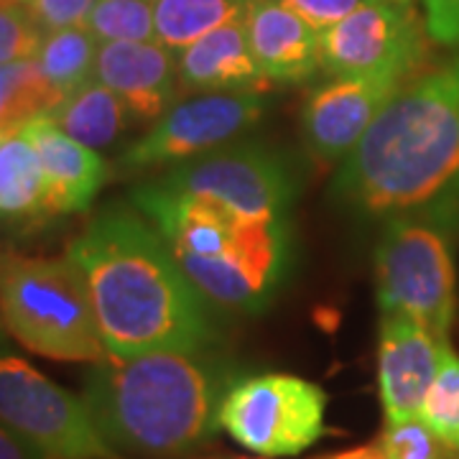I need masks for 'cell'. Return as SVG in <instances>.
I'll return each mask as SVG.
<instances>
[{
	"label": "cell",
	"instance_id": "1",
	"mask_svg": "<svg viewBox=\"0 0 459 459\" xmlns=\"http://www.w3.org/2000/svg\"><path fill=\"white\" fill-rule=\"evenodd\" d=\"M329 195L370 220L459 232V56L401 87L347 156Z\"/></svg>",
	"mask_w": 459,
	"mask_h": 459
},
{
	"label": "cell",
	"instance_id": "2",
	"mask_svg": "<svg viewBox=\"0 0 459 459\" xmlns=\"http://www.w3.org/2000/svg\"><path fill=\"white\" fill-rule=\"evenodd\" d=\"M66 255L90 289L108 355L202 352L214 342L210 301L141 212L126 204L105 207Z\"/></svg>",
	"mask_w": 459,
	"mask_h": 459
},
{
	"label": "cell",
	"instance_id": "3",
	"mask_svg": "<svg viewBox=\"0 0 459 459\" xmlns=\"http://www.w3.org/2000/svg\"><path fill=\"white\" fill-rule=\"evenodd\" d=\"M230 370L202 352L159 350L95 362L82 401L115 452L184 459L214 442Z\"/></svg>",
	"mask_w": 459,
	"mask_h": 459
},
{
	"label": "cell",
	"instance_id": "4",
	"mask_svg": "<svg viewBox=\"0 0 459 459\" xmlns=\"http://www.w3.org/2000/svg\"><path fill=\"white\" fill-rule=\"evenodd\" d=\"M131 199L210 304L238 314H261L273 304L294 253L289 214L240 212L174 189L161 177L135 186Z\"/></svg>",
	"mask_w": 459,
	"mask_h": 459
},
{
	"label": "cell",
	"instance_id": "5",
	"mask_svg": "<svg viewBox=\"0 0 459 459\" xmlns=\"http://www.w3.org/2000/svg\"><path fill=\"white\" fill-rule=\"evenodd\" d=\"M0 322L26 350L62 362H100L108 347L80 268L65 258L0 255Z\"/></svg>",
	"mask_w": 459,
	"mask_h": 459
},
{
	"label": "cell",
	"instance_id": "6",
	"mask_svg": "<svg viewBox=\"0 0 459 459\" xmlns=\"http://www.w3.org/2000/svg\"><path fill=\"white\" fill-rule=\"evenodd\" d=\"M452 238L455 232L429 220L385 222L373 255L380 314H403L446 340L457 314Z\"/></svg>",
	"mask_w": 459,
	"mask_h": 459
},
{
	"label": "cell",
	"instance_id": "7",
	"mask_svg": "<svg viewBox=\"0 0 459 459\" xmlns=\"http://www.w3.org/2000/svg\"><path fill=\"white\" fill-rule=\"evenodd\" d=\"M327 394L289 373H261L232 380L217 421L235 444L263 457H291L327 434Z\"/></svg>",
	"mask_w": 459,
	"mask_h": 459
},
{
	"label": "cell",
	"instance_id": "8",
	"mask_svg": "<svg viewBox=\"0 0 459 459\" xmlns=\"http://www.w3.org/2000/svg\"><path fill=\"white\" fill-rule=\"evenodd\" d=\"M0 424L44 459H117L82 398L0 350Z\"/></svg>",
	"mask_w": 459,
	"mask_h": 459
},
{
	"label": "cell",
	"instance_id": "9",
	"mask_svg": "<svg viewBox=\"0 0 459 459\" xmlns=\"http://www.w3.org/2000/svg\"><path fill=\"white\" fill-rule=\"evenodd\" d=\"M427 51V18L416 0H370L322 31V69L332 77L403 84Z\"/></svg>",
	"mask_w": 459,
	"mask_h": 459
},
{
	"label": "cell",
	"instance_id": "10",
	"mask_svg": "<svg viewBox=\"0 0 459 459\" xmlns=\"http://www.w3.org/2000/svg\"><path fill=\"white\" fill-rule=\"evenodd\" d=\"M265 113L263 92H204L177 102L151 131L120 153V174L179 166L230 143Z\"/></svg>",
	"mask_w": 459,
	"mask_h": 459
},
{
	"label": "cell",
	"instance_id": "11",
	"mask_svg": "<svg viewBox=\"0 0 459 459\" xmlns=\"http://www.w3.org/2000/svg\"><path fill=\"white\" fill-rule=\"evenodd\" d=\"M161 179L192 195L220 199L247 214H289L296 195L294 174L283 156L258 143L220 148L174 166Z\"/></svg>",
	"mask_w": 459,
	"mask_h": 459
},
{
	"label": "cell",
	"instance_id": "12",
	"mask_svg": "<svg viewBox=\"0 0 459 459\" xmlns=\"http://www.w3.org/2000/svg\"><path fill=\"white\" fill-rule=\"evenodd\" d=\"M449 342L403 314H383L377 340V388L385 424L416 419Z\"/></svg>",
	"mask_w": 459,
	"mask_h": 459
},
{
	"label": "cell",
	"instance_id": "13",
	"mask_svg": "<svg viewBox=\"0 0 459 459\" xmlns=\"http://www.w3.org/2000/svg\"><path fill=\"white\" fill-rule=\"evenodd\" d=\"M401 90L398 82L368 77H334L316 87L301 110V133L316 161H344Z\"/></svg>",
	"mask_w": 459,
	"mask_h": 459
},
{
	"label": "cell",
	"instance_id": "14",
	"mask_svg": "<svg viewBox=\"0 0 459 459\" xmlns=\"http://www.w3.org/2000/svg\"><path fill=\"white\" fill-rule=\"evenodd\" d=\"M95 80L123 100L135 123L164 117L179 92L177 54L159 41L100 44Z\"/></svg>",
	"mask_w": 459,
	"mask_h": 459
},
{
	"label": "cell",
	"instance_id": "15",
	"mask_svg": "<svg viewBox=\"0 0 459 459\" xmlns=\"http://www.w3.org/2000/svg\"><path fill=\"white\" fill-rule=\"evenodd\" d=\"M247 44L268 82H309L322 69V31L279 0H247Z\"/></svg>",
	"mask_w": 459,
	"mask_h": 459
},
{
	"label": "cell",
	"instance_id": "16",
	"mask_svg": "<svg viewBox=\"0 0 459 459\" xmlns=\"http://www.w3.org/2000/svg\"><path fill=\"white\" fill-rule=\"evenodd\" d=\"M21 128L31 138L44 169L49 214L84 212L110 179L108 161L95 148L66 135L49 115H36Z\"/></svg>",
	"mask_w": 459,
	"mask_h": 459
},
{
	"label": "cell",
	"instance_id": "17",
	"mask_svg": "<svg viewBox=\"0 0 459 459\" xmlns=\"http://www.w3.org/2000/svg\"><path fill=\"white\" fill-rule=\"evenodd\" d=\"M179 90L265 92L268 80L253 59L243 16L214 29L177 54Z\"/></svg>",
	"mask_w": 459,
	"mask_h": 459
},
{
	"label": "cell",
	"instance_id": "18",
	"mask_svg": "<svg viewBox=\"0 0 459 459\" xmlns=\"http://www.w3.org/2000/svg\"><path fill=\"white\" fill-rule=\"evenodd\" d=\"M47 179L31 138L21 126L0 131V220L47 217Z\"/></svg>",
	"mask_w": 459,
	"mask_h": 459
},
{
	"label": "cell",
	"instance_id": "19",
	"mask_svg": "<svg viewBox=\"0 0 459 459\" xmlns=\"http://www.w3.org/2000/svg\"><path fill=\"white\" fill-rule=\"evenodd\" d=\"M47 115L66 135L95 151L113 146L131 117L123 100L98 80H90L65 95Z\"/></svg>",
	"mask_w": 459,
	"mask_h": 459
},
{
	"label": "cell",
	"instance_id": "20",
	"mask_svg": "<svg viewBox=\"0 0 459 459\" xmlns=\"http://www.w3.org/2000/svg\"><path fill=\"white\" fill-rule=\"evenodd\" d=\"M247 0H153L156 41L179 54L197 39L246 13Z\"/></svg>",
	"mask_w": 459,
	"mask_h": 459
},
{
	"label": "cell",
	"instance_id": "21",
	"mask_svg": "<svg viewBox=\"0 0 459 459\" xmlns=\"http://www.w3.org/2000/svg\"><path fill=\"white\" fill-rule=\"evenodd\" d=\"M100 41L84 26L62 29L44 36L36 62L59 100L95 80V59Z\"/></svg>",
	"mask_w": 459,
	"mask_h": 459
},
{
	"label": "cell",
	"instance_id": "22",
	"mask_svg": "<svg viewBox=\"0 0 459 459\" xmlns=\"http://www.w3.org/2000/svg\"><path fill=\"white\" fill-rule=\"evenodd\" d=\"M59 102L36 59L0 65V131L47 115Z\"/></svg>",
	"mask_w": 459,
	"mask_h": 459
},
{
	"label": "cell",
	"instance_id": "23",
	"mask_svg": "<svg viewBox=\"0 0 459 459\" xmlns=\"http://www.w3.org/2000/svg\"><path fill=\"white\" fill-rule=\"evenodd\" d=\"M84 29L100 44L110 41H156L153 0H95Z\"/></svg>",
	"mask_w": 459,
	"mask_h": 459
},
{
	"label": "cell",
	"instance_id": "24",
	"mask_svg": "<svg viewBox=\"0 0 459 459\" xmlns=\"http://www.w3.org/2000/svg\"><path fill=\"white\" fill-rule=\"evenodd\" d=\"M419 419L452 452H459V355L452 352V347L421 403Z\"/></svg>",
	"mask_w": 459,
	"mask_h": 459
},
{
	"label": "cell",
	"instance_id": "25",
	"mask_svg": "<svg viewBox=\"0 0 459 459\" xmlns=\"http://www.w3.org/2000/svg\"><path fill=\"white\" fill-rule=\"evenodd\" d=\"M377 444L385 459H449L452 455V449L419 416L385 424Z\"/></svg>",
	"mask_w": 459,
	"mask_h": 459
},
{
	"label": "cell",
	"instance_id": "26",
	"mask_svg": "<svg viewBox=\"0 0 459 459\" xmlns=\"http://www.w3.org/2000/svg\"><path fill=\"white\" fill-rule=\"evenodd\" d=\"M44 36L23 3L0 0V65L36 59Z\"/></svg>",
	"mask_w": 459,
	"mask_h": 459
},
{
	"label": "cell",
	"instance_id": "27",
	"mask_svg": "<svg viewBox=\"0 0 459 459\" xmlns=\"http://www.w3.org/2000/svg\"><path fill=\"white\" fill-rule=\"evenodd\" d=\"M36 26L44 33L84 26L95 0H23Z\"/></svg>",
	"mask_w": 459,
	"mask_h": 459
},
{
	"label": "cell",
	"instance_id": "28",
	"mask_svg": "<svg viewBox=\"0 0 459 459\" xmlns=\"http://www.w3.org/2000/svg\"><path fill=\"white\" fill-rule=\"evenodd\" d=\"M279 3L291 8L304 21H309L316 31H325L370 0H279Z\"/></svg>",
	"mask_w": 459,
	"mask_h": 459
},
{
	"label": "cell",
	"instance_id": "29",
	"mask_svg": "<svg viewBox=\"0 0 459 459\" xmlns=\"http://www.w3.org/2000/svg\"><path fill=\"white\" fill-rule=\"evenodd\" d=\"M429 36L444 47L459 49V0H421Z\"/></svg>",
	"mask_w": 459,
	"mask_h": 459
},
{
	"label": "cell",
	"instance_id": "30",
	"mask_svg": "<svg viewBox=\"0 0 459 459\" xmlns=\"http://www.w3.org/2000/svg\"><path fill=\"white\" fill-rule=\"evenodd\" d=\"M0 459H44L31 444L0 424Z\"/></svg>",
	"mask_w": 459,
	"mask_h": 459
},
{
	"label": "cell",
	"instance_id": "31",
	"mask_svg": "<svg viewBox=\"0 0 459 459\" xmlns=\"http://www.w3.org/2000/svg\"><path fill=\"white\" fill-rule=\"evenodd\" d=\"M327 459H385V455H383L380 444H365V446L350 449V452H340V455Z\"/></svg>",
	"mask_w": 459,
	"mask_h": 459
},
{
	"label": "cell",
	"instance_id": "32",
	"mask_svg": "<svg viewBox=\"0 0 459 459\" xmlns=\"http://www.w3.org/2000/svg\"><path fill=\"white\" fill-rule=\"evenodd\" d=\"M199 459H250V457H232V455H220V457H199Z\"/></svg>",
	"mask_w": 459,
	"mask_h": 459
}]
</instances>
